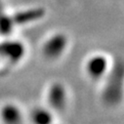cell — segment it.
Segmentation results:
<instances>
[{
  "instance_id": "2",
  "label": "cell",
  "mask_w": 124,
  "mask_h": 124,
  "mask_svg": "<svg viewBox=\"0 0 124 124\" xmlns=\"http://www.w3.org/2000/svg\"><path fill=\"white\" fill-rule=\"evenodd\" d=\"M68 47V38L64 33L50 36L42 46L43 56L48 60H57L63 55Z\"/></svg>"
},
{
  "instance_id": "5",
  "label": "cell",
  "mask_w": 124,
  "mask_h": 124,
  "mask_svg": "<svg viewBox=\"0 0 124 124\" xmlns=\"http://www.w3.org/2000/svg\"><path fill=\"white\" fill-rule=\"evenodd\" d=\"M108 70V61L103 55H95L91 57L86 64V71L92 79L102 78Z\"/></svg>"
},
{
  "instance_id": "6",
  "label": "cell",
  "mask_w": 124,
  "mask_h": 124,
  "mask_svg": "<svg viewBox=\"0 0 124 124\" xmlns=\"http://www.w3.org/2000/svg\"><path fill=\"white\" fill-rule=\"evenodd\" d=\"M45 16V10L42 8H32L19 11L11 18L15 25H22L36 22Z\"/></svg>"
},
{
  "instance_id": "8",
  "label": "cell",
  "mask_w": 124,
  "mask_h": 124,
  "mask_svg": "<svg viewBox=\"0 0 124 124\" xmlns=\"http://www.w3.org/2000/svg\"><path fill=\"white\" fill-rule=\"evenodd\" d=\"M30 118L33 124H52L53 113L44 108H36L31 111Z\"/></svg>"
},
{
  "instance_id": "4",
  "label": "cell",
  "mask_w": 124,
  "mask_h": 124,
  "mask_svg": "<svg viewBox=\"0 0 124 124\" xmlns=\"http://www.w3.org/2000/svg\"><path fill=\"white\" fill-rule=\"evenodd\" d=\"M47 102L50 108L56 111H62L67 106V91L63 84L56 82L51 85L48 96Z\"/></svg>"
},
{
  "instance_id": "3",
  "label": "cell",
  "mask_w": 124,
  "mask_h": 124,
  "mask_svg": "<svg viewBox=\"0 0 124 124\" xmlns=\"http://www.w3.org/2000/svg\"><path fill=\"white\" fill-rule=\"evenodd\" d=\"M25 53L24 45L18 40H5L0 42V57L11 63L20 62Z\"/></svg>"
},
{
  "instance_id": "9",
  "label": "cell",
  "mask_w": 124,
  "mask_h": 124,
  "mask_svg": "<svg viewBox=\"0 0 124 124\" xmlns=\"http://www.w3.org/2000/svg\"><path fill=\"white\" fill-rule=\"evenodd\" d=\"M14 23L10 16H8L4 12V8L2 2L0 0V34L1 35H9L14 29Z\"/></svg>"
},
{
  "instance_id": "1",
  "label": "cell",
  "mask_w": 124,
  "mask_h": 124,
  "mask_svg": "<svg viewBox=\"0 0 124 124\" xmlns=\"http://www.w3.org/2000/svg\"><path fill=\"white\" fill-rule=\"evenodd\" d=\"M122 66L119 65L112 71L104 92V98L108 104L115 105L122 98Z\"/></svg>"
},
{
  "instance_id": "7",
  "label": "cell",
  "mask_w": 124,
  "mask_h": 124,
  "mask_svg": "<svg viewBox=\"0 0 124 124\" xmlns=\"http://www.w3.org/2000/svg\"><path fill=\"white\" fill-rule=\"evenodd\" d=\"M1 118L4 124H22L23 114L21 109L14 104H7L1 108Z\"/></svg>"
}]
</instances>
